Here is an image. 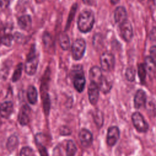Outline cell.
Wrapping results in <instances>:
<instances>
[{"label":"cell","mask_w":156,"mask_h":156,"mask_svg":"<svg viewBox=\"0 0 156 156\" xmlns=\"http://www.w3.org/2000/svg\"><path fill=\"white\" fill-rule=\"evenodd\" d=\"M9 5V0H0V13L5 10Z\"/></svg>","instance_id":"cell-34"},{"label":"cell","mask_w":156,"mask_h":156,"mask_svg":"<svg viewBox=\"0 0 156 156\" xmlns=\"http://www.w3.org/2000/svg\"><path fill=\"white\" fill-rule=\"evenodd\" d=\"M82 1L84 4L88 5H93L94 3V1H95V0H82Z\"/></svg>","instance_id":"cell-36"},{"label":"cell","mask_w":156,"mask_h":156,"mask_svg":"<svg viewBox=\"0 0 156 156\" xmlns=\"http://www.w3.org/2000/svg\"><path fill=\"white\" fill-rule=\"evenodd\" d=\"M86 49V43L83 39L78 38L72 44V56L76 60H79L82 58Z\"/></svg>","instance_id":"cell-5"},{"label":"cell","mask_w":156,"mask_h":156,"mask_svg":"<svg viewBox=\"0 0 156 156\" xmlns=\"http://www.w3.org/2000/svg\"><path fill=\"white\" fill-rule=\"evenodd\" d=\"M93 119L94 123L98 127H101L104 123V116L99 110H96L93 114Z\"/></svg>","instance_id":"cell-25"},{"label":"cell","mask_w":156,"mask_h":156,"mask_svg":"<svg viewBox=\"0 0 156 156\" xmlns=\"http://www.w3.org/2000/svg\"><path fill=\"white\" fill-rule=\"evenodd\" d=\"M39 62V56L37 52L35 45H32L27 55L24 64V70L29 76L34 75L37 71Z\"/></svg>","instance_id":"cell-2"},{"label":"cell","mask_w":156,"mask_h":156,"mask_svg":"<svg viewBox=\"0 0 156 156\" xmlns=\"http://www.w3.org/2000/svg\"><path fill=\"white\" fill-rule=\"evenodd\" d=\"M134 107L136 109H139L142 107H144L146 103V93L141 89L136 91L133 99Z\"/></svg>","instance_id":"cell-12"},{"label":"cell","mask_w":156,"mask_h":156,"mask_svg":"<svg viewBox=\"0 0 156 156\" xmlns=\"http://www.w3.org/2000/svg\"><path fill=\"white\" fill-rule=\"evenodd\" d=\"M19 144V140L18 136L16 135H10L6 143V147L7 150L9 152H13Z\"/></svg>","instance_id":"cell-20"},{"label":"cell","mask_w":156,"mask_h":156,"mask_svg":"<svg viewBox=\"0 0 156 156\" xmlns=\"http://www.w3.org/2000/svg\"><path fill=\"white\" fill-rule=\"evenodd\" d=\"M13 40H14V37L12 35L5 34L1 38L0 43L9 47V46H11Z\"/></svg>","instance_id":"cell-27"},{"label":"cell","mask_w":156,"mask_h":156,"mask_svg":"<svg viewBox=\"0 0 156 156\" xmlns=\"http://www.w3.org/2000/svg\"><path fill=\"white\" fill-rule=\"evenodd\" d=\"M27 98L28 101L31 104H35L37 102L38 92L36 88L33 85H30L27 91Z\"/></svg>","instance_id":"cell-19"},{"label":"cell","mask_w":156,"mask_h":156,"mask_svg":"<svg viewBox=\"0 0 156 156\" xmlns=\"http://www.w3.org/2000/svg\"><path fill=\"white\" fill-rule=\"evenodd\" d=\"M120 137V131L119 128L116 126H111L107 130L106 142L108 146L113 147L115 146Z\"/></svg>","instance_id":"cell-8"},{"label":"cell","mask_w":156,"mask_h":156,"mask_svg":"<svg viewBox=\"0 0 156 156\" xmlns=\"http://www.w3.org/2000/svg\"><path fill=\"white\" fill-rule=\"evenodd\" d=\"M77 7V5L76 4H74L73 7H72V9H71V10L70 11V13H69V18H68V21H67V24H66V28H68L69 27V25L70 24V23L71 22L73 18V16H74V14H75V12L76 10V7Z\"/></svg>","instance_id":"cell-33"},{"label":"cell","mask_w":156,"mask_h":156,"mask_svg":"<svg viewBox=\"0 0 156 156\" xmlns=\"http://www.w3.org/2000/svg\"><path fill=\"white\" fill-rule=\"evenodd\" d=\"M132 124L135 129L141 133H146L149 130V124L144 119L143 116L138 112H135L132 115Z\"/></svg>","instance_id":"cell-4"},{"label":"cell","mask_w":156,"mask_h":156,"mask_svg":"<svg viewBox=\"0 0 156 156\" xmlns=\"http://www.w3.org/2000/svg\"><path fill=\"white\" fill-rule=\"evenodd\" d=\"M102 77V71L99 67L94 66L91 68L89 71V78L91 82H94L98 85V83L101 80Z\"/></svg>","instance_id":"cell-15"},{"label":"cell","mask_w":156,"mask_h":156,"mask_svg":"<svg viewBox=\"0 0 156 156\" xmlns=\"http://www.w3.org/2000/svg\"><path fill=\"white\" fill-rule=\"evenodd\" d=\"M59 43L63 50H68L70 46V41L68 35L65 32H62L59 36Z\"/></svg>","instance_id":"cell-22"},{"label":"cell","mask_w":156,"mask_h":156,"mask_svg":"<svg viewBox=\"0 0 156 156\" xmlns=\"http://www.w3.org/2000/svg\"><path fill=\"white\" fill-rule=\"evenodd\" d=\"M120 0H110V2L112 4H116L119 2Z\"/></svg>","instance_id":"cell-37"},{"label":"cell","mask_w":156,"mask_h":156,"mask_svg":"<svg viewBox=\"0 0 156 156\" xmlns=\"http://www.w3.org/2000/svg\"><path fill=\"white\" fill-rule=\"evenodd\" d=\"M32 115V110L30 107L27 104L23 105L18 115V121L22 126H27L30 121Z\"/></svg>","instance_id":"cell-7"},{"label":"cell","mask_w":156,"mask_h":156,"mask_svg":"<svg viewBox=\"0 0 156 156\" xmlns=\"http://www.w3.org/2000/svg\"><path fill=\"white\" fill-rule=\"evenodd\" d=\"M94 23V15L91 10L83 11L79 16L77 20V27L79 30L83 32L87 33L90 31Z\"/></svg>","instance_id":"cell-1"},{"label":"cell","mask_w":156,"mask_h":156,"mask_svg":"<svg viewBox=\"0 0 156 156\" xmlns=\"http://www.w3.org/2000/svg\"><path fill=\"white\" fill-rule=\"evenodd\" d=\"M138 76L140 79V81L142 83L144 82L145 79H146V71L145 69L144 66L143 64H140L138 67Z\"/></svg>","instance_id":"cell-28"},{"label":"cell","mask_w":156,"mask_h":156,"mask_svg":"<svg viewBox=\"0 0 156 156\" xmlns=\"http://www.w3.org/2000/svg\"><path fill=\"white\" fill-rule=\"evenodd\" d=\"M18 25L20 29L28 31L32 27V18L29 15L21 16L18 19Z\"/></svg>","instance_id":"cell-14"},{"label":"cell","mask_w":156,"mask_h":156,"mask_svg":"<svg viewBox=\"0 0 156 156\" xmlns=\"http://www.w3.org/2000/svg\"><path fill=\"white\" fill-rule=\"evenodd\" d=\"M77 152V147L74 141L72 140H69L66 142V156H74Z\"/></svg>","instance_id":"cell-23"},{"label":"cell","mask_w":156,"mask_h":156,"mask_svg":"<svg viewBox=\"0 0 156 156\" xmlns=\"http://www.w3.org/2000/svg\"><path fill=\"white\" fill-rule=\"evenodd\" d=\"M99 90L103 93H108L112 88V80L110 77L102 76L101 80L98 83Z\"/></svg>","instance_id":"cell-16"},{"label":"cell","mask_w":156,"mask_h":156,"mask_svg":"<svg viewBox=\"0 0 156 156\" xmlns=\"http://www.w3.org/2000/svg\"><path fill=\"white\" fill-rule=\"evenodd\" d=\"M13 112V104L11 101H5L0 105V116L8 119Z\"/></svg>","instance_id":"cell-13"},{"label":"cell","mask_w":156,"mask_h":156,"mask_svg":"<svg viewBox=\"0 0 156 156\" xmlns=\"http://www.w3.org/2000/svg\"><path fill=\"white\" fill-rule=\"evenodd\" d=\"M59 133H60V135H61L67 136L71 134V130L68 126H63L60 127L59 129Z\"/></svg>","instance_id":"cell-32"},{"label":"cell","mask_w":156,"mask_h":156,"mask_svg":"<svg viewBox=\"0 0 156 156\" xmlns=\"http://www.w3.org/2000/svg\"><path fill=\"white\" fill-rule=\"evenodd\" d=\"M23 68V65L21 63H19L16 66V67L13 72V74L12 75V80L13 82H17L20 79L21 74H22Z\"/></svg>","instance_id":"cell-26"},{"label":"cell","mask_w":156,"mask_h":156,"mask_svg":"<svg viewBox=\"0 0 156 156\" xmlns=\"http://www.w3.org/2000/svg\"><path fill=\"white\" fill-rule=\"evenodd\" d=\"M114 19L115 22L119 24L127 20V12L124 7L119 6L115 10Z\"/></svg>","instance_id":"cell-17"},{"label":"cell","mask_w":156,"mask_h":156,"mask_svg":"<svg viewBox=\"0 0 156 156\" xmlns=\"http://www.w3.org/2000/svg\"><path fill=\"white\" fill-rule=\"evenodd\" d=\"M88 99L91 105H96L99 99V88L98 85L91 82L88 88Z\"/></svg>","instance_id":"cell-11"},{"label":"cell","mask_w":156,"mask_h":156,"mask_svg":"<svg viewBox=\"0 0 156 156\" xmlns=\"http://www.w3.org/2000/svg\"><path fill=\"white\" fill-rule=\"evenodd\" d=\"M119 25L120 33L122 37L125 41H130L133 37V28L130 22L126 20Z\"/></svg>","instance_id":"cell-10"},{"label":"cell","mask_w":156,"mask_h":156,"mask_svg":"<svg viewBox=\"0 0 156 156\" xmlns=\"http://www.w3.org/2000/svg\"><path fill=\"white\" fill-rule=\"evenodd\" d=\"M43 42L46 48L51 49L53 48V40L51 35L48 32H44L43 35Z\"/></svg>","instance_id":"cell-24"},{"label":"cell","mask_w":156,"mask_h":156,"mask_svg":"<svg viewBox=\"0 0 156 156\" xmlns=\"http://www.w3.org/2000/svg\"><path fill=\"white\" fill-rule=\"evenodd\" d=\"M140 1H142V0H140Z\"/></svg>","instance_id":"cell-38"},{"label":"cell","mask_w":156,"mask_h":156,"mask_svg":"<svg viewBox=\"0 0 156 156\" xmlns=\"http://www.w3.org/2000/svg\"><path fill=\"white\" fill-rule=\"evenodd\" d=\"M126 77L129 82H133L135 79V69H133L132 67H129L126 69Z\"/></svg>","instance_id":"cell-30"},{"label":"cell","mask_w":156,"mask_h":156,"mask_svg":"<svg viewBox=\"0 0 156 156\" xmlns=\"http://www.w3.org/2000/svg\"><path fill=\"white\" fill-rule=\"evenodd\" d=\"M35 143L38 152L40 154V156H48L47 149L45 146L41 143V142L38 140H35Z\"/></svg>","instance_id":"cell-29"},{"label":"cell","mask_w":156,"mask_h":156,"mask_svg":"<svg viewBox=\"0 0 156 156\" xmlns=\"http://www.w3.org/2000/svg\"><path fill=\"white\" fill-rule=\"evenodd\" d=\"M150 53H151V55H152L151 57L153 59L156 58V46H152L150 48Z\"/></svg>","instance_id":"cell-35"},{"label":"cell","mask_w":156,"mask_h":156,"mask_svg":"<svg viewBox=\"0 0 156 156\" xmlns=\"http://www.w3.org/2000/svg\"><path fill=\"white\" fill-rule=\"evenodd\" d=\"M144 66L146 73H148L150 76L154 74L156 71V63L151 56H147L144 58Z\"/></svg>","instance_id":"cell-18"},{"label":"cell","mask_w":156,"mask_h":156,"mask_svg":"<svg viewBox=\"0 0 156 156\" xmlns=\"http://www.w3.org/2000/svg\"><path fill=\"white\" fill-rule=\"evenodd\" d=\"M20 156H34V151L29 146L23 147L20 151Z\"/></svg>","instance_id":"cell-31"},{"label":"cell","mask_w":156,"mask_h":156,"mask_svg":"<svg viewBox=\"0 0 156 156\" xmlns=\"http://www.w3.org/2000/svg\"><path fill=\"white\" fill-rule=\"evenodd\" d=\"M41 99H42V102H43L44 112V114L46 115V116H48L49 113L50 106H51L49 96L48 93L46 92V91H41Z\"/></svg>","instance_id":"cell-21"},{"label":"cell","mask_w":156,"mask_h":156,"mask_svg":"<svg viewBox=\"0 0 156 156\" xmlns=\"http://www.w3.org/2000/svg\"><path fill=\"white\" fill-rule=\"evenodd\" d=\"M100 63L104 71L106 72L111 71L115 66V57L113 55L109 52L102 53L100 56Z\"/></svg>","instance_id":"cell-6"},{"label":"cell","mask_w":156,"mask_h":156,"mask_svg":"<svg viewBox=\"0 0 156 156\" xmlns=\"http://www.w3.org/2000/svg\"><path fill=\"white\" fill-rule=\"evenodd\" d=\"M72 76L73 78V84L75 89L79 93L83 91L85 85V78L83 75V69L80 65L74 66L72 70Z\"/></svg>","instance_id":"cell-3"},{"label":"cell","mask_w":156,"mask_h":156,"mask_svg":"<svg viewBox=\"0 0 156 156\" xmlns=\"http://www.w3.org/2000/svg\"><path fill=\"white\" fill-rule=\"evenodd\" d=\"M79 138L81 145L83 147L88 148L91 146L93 141V136L92 133L87 129L82 128L79 133Z\"/></svg>","instance_id":"cell-9"}]
</instances>
